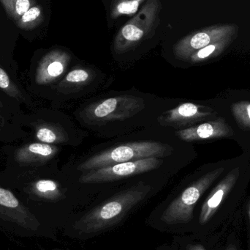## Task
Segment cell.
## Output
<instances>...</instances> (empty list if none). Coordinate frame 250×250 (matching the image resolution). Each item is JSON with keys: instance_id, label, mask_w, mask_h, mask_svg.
Here are the masks:
<instances>
[{"instance_id": "cell-7", "label": "cell", "mask_w": 250, "mask_h": 250, "mask_svg": "<svg viewBox=\"0 0 250 250\" xmlns=\"http://www.w3.org/2000/svg\"><path fill=\"white\" fill-rule=\"evenodd\" d=\"M160 158H148L120 163L109 167L91 170L81 176L79 182L83 184L105 183L122 180L129 176L142 174L158 168L163 164Z\"/></svg>"}, {"instance_id": "cell-24", "label": "cell", "mask_w": 250, "mask_h": 250, "mask_svg": "<svg viewBox=\"0 0 250 250\" xmlns=\"http://www.w3.org/2000/svg\"><path fill=\"white\" fill-rule=\"evenodd\" d=\"M247 112H248V116H249V118L250 119V104L247 107Z\"/></svg>"}, {"instance_id": "cell-11", "label": "cell", "mask_w": 250, "mask_h": 250, "mask_svg": "<svg viewBox=\"0 0 250 250\" xmlns=\"http://www.w3.org/2000/svg\"><path fill=\"white\" fill-rule=\"evenodd\" d=\"M59 148L48 144L35 142L19 148L15 154L16 161L22 164L43 163L51 159L58 153Z\"/></svg>"}, {"instance_id": "cell-19", "label": "cell", "mask_w": 250, "mask_h": 250, "mask_svg": "<svg viewBox=\"0 0 250 250\" xmlns=\"http://www.w3.org/2000/svg\"><path fill=\"white\" fill-rule=\"evenodd\" d=\"M144 0H131V1H117V4L112 7L111 16L112 19H117L120 16H131L135 14L138 11L140 6L144 4Z\"/></svg>"}, {"instance_id": "cell-14", "label": "cell", "mask_w": 250, "mask_h": 250, "mask_svg": "<svg viewBox=\"0 0 250 250\" xmlns=\"http://www.w3.org/2000/svg\"><path fill=\"white\" fill-rule=\"evenodd\" d=\"M33 187L35 195L44 199L56 201L61 199L64 196L60 185L54 181L42 179L38 181Z\"/></svg>"}, {"instance_id": "cell-5", "label": "cell", "mask_w": 250, "mask_h": 250, "mask_svg": "<svg viewBox=\"0 0 250 250\" xmlns=\"http://www.w3.org/2000/svg\"><path fill=\"white\" fill-rule=\"evenodd\" d=\"M161 3L148 0L138 13L120 29L114 40V50L118 54L129 51L141 41L148 38L157 25Z\"/></svg>"}, {"instance_id": "cell-17", "label": "cell", "mask_w": 250, "mask_h": 250, "mask_svg": "<svg viewBox=\"0 0 250 250\" xmlns=\"http://www.w3.org/2000/svg\"><path fill=\"white\" fill-rule=\"evenodd\" d=\"M42 19L43 13L42 8L40 6L34 5L16 23L21 29L28 30L34 29L41 24Z\"/></svg>"}, {"instance_id": "cell-18", "label": "cell", "mask_w": 250, "mask_h": 250, "mask_svg": "<svg viewBox=\"0 0 250 250\" xmlns=\"http://www.w3.org/2000/svg\"><path fill=\"white\" fill-rule=\"evenodd\" d=\"M92 76L90 71L84 68L73 69L67 73L63 79L60 87L62 88L67 87H79L87 84L92 79Z\"/></svg>"}, {"instance_id": "cell-23", "label": "cell", "mask_w": 250, "mask_h": 250, "mask_svg": "<svg viewBox=\"0 0 250 250\" xmlns=\"http://www.w3.org/2000/svg\"><path fill=\"white\" fill-rule=\"evenodd\" d=\"M4 125H5V120L2 116L0 115V129L4 127Z\"/></svg>"}, {"instance_id": "cell-10", "label": "cell", "mask_w": 250, "mask_h": 250, "mask_svg": "<svg viewBox=\"0 0 250 250\" xmlns=\"http://www.w3.org/2000/svg\"><path fill=\"white\" fill-rule=\"evenodd\" d=\"M206 115L201 111V107L192 103H185L165 112L158 117V122L163 126L180 128L187 126Z\"/></svg>"}, {"instance_id": "cell-22", "label": "cell", "mask_w": 250, "mask_h": 250, "mask_svg": "<svg viewBox=\"0 0 250 250\" xmlns=\"http://www.w3.org/2000/svg\"><path fill=\"white\" fill-rule=\"evenodd\" d=\"M187 250H210L206 248L202 244H193V245H189L187 248Z\"/></svg>"}, {"instance_id": "cell-16", "label": "cell", "mask_w": 250, "mask_h": 250, "mask_svg": "<svg viewBox=\"0 0 250 250\" xmlns=\"http://www.w3.org/2000/svg\"><path fill=\"white\" fill-rule=\"evenodd\" d=\"M0 89L12 98L21 103L28 104V98H26L23 91L10 79L7 72L0 66Z\"/></svg>"}, {"instance_id": "cell-4", "label": "cell", "mask_w": 250, "mask_h": 250, "mask_svg": "<svg viewBox=\"0 0 250 250\" xmlns=\"http://www.w3.org/2000/svg\"><path fill=\"white\" fill-rule=\"evenodd\" d=\"M173 148L153 141L128 142L103 151L86 159L78 167L80 171H91L120 163L170 155Z\"/></svg>"}, {"instance_id": "cell-12", "label": "cell", "mask_w": 250, "mask_h": 250, "mask_svg": "<svg viewBox=\"0 0 250 250\" xmlns=\"http://www.w3.org/2000/svg\"><path fill=\"white\" fill-rule=\"evenodd\" d=\"M176 135L182 140L186 142L208 139L219 135V127L216 123H203L195 127L178 131Z\"/></svg>"}, {"instance_id": "cell-21", "label": "cell", "mask_w": 250, "mask_h": 250, "mask_svg": "<svg viewBox=\"0 0 250 250\" xmlns=\"http://www.w3.org/2000/svg\"><path fill=\"white\" fill-rule=\"evenodd\" d=\"M245 220L247 229V250H250V196L246 198L239 213V220ZM236 223V225H237Z\"/></svg>"}, {"instance_id": "cell-9", "label": "cell", "mask_w": 250, "mask_h": 250, "mask_svg": "<svg viewBox=\"0 0 250 250\" xmlns=\"http://www.w3.org/2000/svg\"><path fill=\"white\" fill-rule=\"evenodd\" d=\"M70 60V56L65 51H50L42 57L37 68L35 82L41 85L52 83L65 72Z\"/></svg>"}, {"instance_id": "cell-8", "label": "cell", "mask_w": 250, "mask_h": 250, "mask_svg": "<svg viewBox=\"0 0 250 250\" xmlns=\"http://www.w3.org/2000/svg\"><path fill=\"white\" fill-rule=\"evenodd\" d=\"M0 216L22 227L36 230L39 223L10 191L0 187Z\"/></svg>"}, {"instance_id": "cell-25", "label": "cell", "mask_w": 250, "mask_h": 250, "mask_svg": "<svg viewBox=\"0 0 250 250\" xmlns=\"http://www.w3.org/2000/svg\"><path fill=\"white\" fill-rule=\"evenodd\" d=\"M0 108H3V104L1 102V99H0Z\"/></svg>"}, {"instance_id": "cell-2", "label": "cell", "mask_w": 250, "mask_h": 250, "mask_svg": "<svg viewBox=\"0 0 250 250\" xmlns=\"http://www.w3.org/2000/svg\"><path fill=\"white\" fill-rule=\"evenodd\" d=\"M149 185L140 182L113 196L81 217L74 224L79 234L99 233L118 223L131 209L146 198Z\"/></svg>"}, {"instance_id": "cell-6", "label": "cell", "mask_w": 250, "mask_h": 250, "mask_svg": "<svg viewBox=\"0 0 250 250\" xmlns=\"http://www.w3.org/2000/svg\"><path fill=\"white\" fill-rule=\"evenodd\" d=\"M145 108L144 100L133 95H120L95 103L85 110L90 123L123 120L133 117Z\"/></svg>"}, {"instance_id": "cell-3", "label": "cell", "mask_w": 250, "mask_h": 250, "mask_svg": "<svg viewBox=\"0 0 250 250\" xmlns=\"http://www.w3.org/2000/svg\"><path fill=\"white\" fill-rule=\"evenodd\" d=\"M229 169L221 164L208 169L198 176L169 204L162 215V220L168 225L188 224L192 222L200 200Z\"/></svg>"}, {"instance_id": "cell-13", "label": "cell", "mask_w": 250, "mask_h": 250, "mask_svg": "<svg viewBox=\"0 0 250 250\" xmlns=\"http://www.w3.org/2000/svg\"><path fill=\"white\" fill-rule=\"evenodd\" d=\"M35 137L41 143L51 144L60 143L67 140L65 132L54 125L43 123L37 127Z\"/></svg>"}, {"instance_id": "cell-1", "label": "cell", "mask_w": 250, "mask_h": 250, "mask_svg": "<svg viewBox=\"0 0 250 250\" xmlns=\"http://www.w3.org/2000/svg\"><path fill=\"white\" fill-rule=\"evenodd\" d=\"M250 185V170L233 166L208 190L197 217L201 233L223 236L236 227Z\"/></svg>"}, {"instance_id": "cell-20", "label": "cell", "mask_w": 250, "mask_h": 250, "mask_svg": "<svg viewBox=\"0 0 250 250\" xmlns=\"http://www.w3.org/2000/svg\"><path fill=\"white\" fill-rule=\"evenodd\" d=\"M215 250H244L238 235L237 229L233 227L220 241Z\"/></svg>"}, {"instance_id": "cell-15", "label": "cell", "mask_w": 250, "mask_h": 250, "mask_svg": "<svg viewBox=\"0 0 250 250\" xmlns=\"http://www.w3.org/2000/svg\"><path fill=\"white\" fill-rule=\"evenodd\" d=\"M10 19L17 22L28 11L35 1L31 0H1L0 1Z\"/></svg>"}]
</instances>
